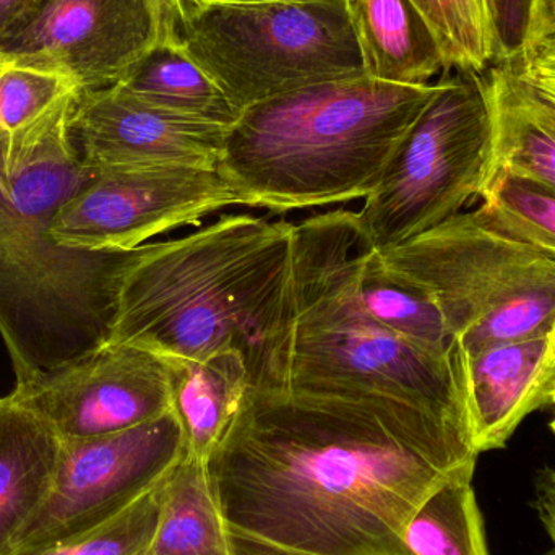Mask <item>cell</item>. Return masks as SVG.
Listing matches in <instances>:
<instances>
[{"mask_svg":"<svg viewBox=\"0 0 555 555\" xmlns=\"http://www.w3.org/2000/svg\"><path fill=\"white\" fill-rule=\"evenodd\" d=\"M163 482L90 533L49 550L20 555H150L162 514Z\"/></svg>","mask_w":555,"mask_h":555,"instance_id":"obj_26","label":"cell"},{"mask_svg":"<svg viewBox=\"0 0 555 555\" xmlns=\"http://www.w3.org/2000/svg\"><path fill=\"white\" fill-rule=\"evenodd\" d=\"M68 132L78 156L98 171L218 169L228 129L159 109L116 85L81 91Z\"/></svg>","mask_w":555,"mask_h":555,"instance_id":"obj_13","label":"cell"},{"mask_svg":"<svg viewBox=\"0 0 555 555\" xmlns=\"http://www.w3.org/2000/svg\"><path fill=\"white\" fill-rule=\"evenodd\" d=\"M294 223L247 214L153 243L124 281L111 341L163 358L234 352L249 387H267L286 315Z\"/></svg>","mask_w":555,"mask_h":555,"instance_id":"obj_3","label":"cell"},{"mask_svg":"<svg viewBox=\"0 0 555 555\" xmlns=\"http://www.w3.org/2000/svg\"><path fill=\"white\" fill-rule=\"evenodd\" d=\"M175 39L241 113L313 85L367 77L348 0L188 9Z\"/></svg>","mask_w":555,"mask_h":555,"instance_id":"obj_7","label":"cell"},{"mask_svg":"<svg viewBox=\"0 0 555 555\" xmlns=\"http://www.w3.org/2000/svg\"><path fill=\"white\" fill-rule=\"evenodd\" d=\"M473 476L460 473L427 495L404 530L408 555H491Z\"/></svg>","mask_w":555,"mask_h":555,"instance_id":"obj_22","label":"cell"},{"mask_svg":"<svg viewBox=\"0 0 555 555\" xmlns=\"http://www.w3.org/2000/svg\"><path fill=\"white\" fill-rule=\"evenodd\" d=\"M302 2H306V0H302Z\"/></svg>","mask_w":555,"mask_h":555,"instance_id":"obj_37","label":"cell"},{"mask_svg":"<svg viewBox=\"0 0 555 555\" xmlns=\"http://www.w3.org/2000/svg\"><path fill=\"white\" fill-rule=\"evenodd\" d=\"M162 9L163 23H165L166 38H175V28L181 18L179 0H156Z\"/></svg>","mask_w":555,"mask_h":555,"instance_id":"obj_32","label":"cell"},{"mask_svg":"<svg viewBox=\"0 0 555 555\" xmlns=\"http://www.w3.org/2000/svg\"><path fill=\"white\" fill-rule=\"evenodd\" d=\"M550 335L465 352L469 426L479 455L505 449L520 424L550 404Z\"/></svg>","mask_w":555,"mask_h":555,"instance_id":"obj_14","label":"cell"},{"mask_svg":"<svg viewBox=\"0 0 555 555\" xmlns=\"http://www.w3.org/2000/svg\"><path fill=\"white\" fill-rule=\"evenodd\" d=\"M377 254L388 275L436 304L466 354L553 332L555 260L495 231L481 208Z\"/></svg>","mask_w":555,"mask_h":555,"instance_id":"obj_6","label":"cell"},{"mask_svg":"<svg viewBox=\"0 0 555 555\" xmlns=\"http://www.w3.org/2000/svg\"><path fill=\"white\" fill-rule=\"evenodd\" d=\"M231 205L240 197L218 169H103L59 208L51 233L81 249H137Z\"/></svg>","mask_w":555,"mask_h":555,"instance_id":"obj_11","label":"cell"},{"mask_svg":"<svg viewBox=\"0 0 555 555\" xmlns=\"http://www.w3.org/2000/svg\"><path fill=\"white\" fill-rule=\"evenodd\" d=\"M450 70L485 74L501 62L495 0H437Z\"/></svg>","mask_w":555,"mask_h":555,"instance_id":"obj_25","label":"cell"},{"mask_svg":"<svg viewBox=\"0 0 555 555\" xmlns=\"http://www.w3.org/2000/svg\"><path fill=\"white\" fill-rule=\"evenodd\" d=\"M478 459L401 401L247 387L207 466L237 555H408L414 512Z\"/></svg>","mask_w":555,"mask_h":555,"instance_id":"obj_1","label":"cell"},{"mask_svg":"<svg viewBox=\"0 0 555 555\" xmlns=\"http://www.w3.org/2000/svg\"><path fill=\"white\" fill-rule=\"evenodd\" d=\"M550 38H555V0H533L530 35L525 49Z\"/></svg>","mask_w":555,"mask_h":555,"instance_id":"obj_29","label":"cell"},{"mask_svg":"<svg viewBox=\"0 0 555 555\" xmlns=\"http://www.w3.org/2000/svg\"><path fill=\"white\" fill-rule=\"evenodd\" d=\"M163 38L156 0H36L0 39V62L61 72L81 91L104 90Z\"/></svg>","mask_w":555,"mask_h":555,"instance_id":"obj_10","label":"cell"},{"mask_svg":"<svg viewBox=\"0 0 555 555\" xmlns=\"http://www.w3.org/2000/svg\"><path fill=\"white\" fill-rule=\"evenodd\" d=\"M356 286L365 312L401 338L437 351H449L455 345L436 304L421 291L388 275L377 250L367 246L359 260Z\"/></svg>","mask_w":555,"mask_h":555,"instance_id":"obj_23","label":"cell"},{"mask_svg":"<svg viewBox=\"0 0 555 555\" xmlns=\"http://www.w3.org/2000/svg\"><path fill=\"white\" fill-rule=\"evenodd\" d=\"M416 3L417 9L423 12V15L426 16L427 22L433 25V28L436 29L437 36H439L440 42H442V20H440L439 7H437V0H413ZM446 51V49H443Z\"/></svg>","mask_w":555,"mask_h":555,"instance_id":"obj_34","label":"cell"},{"mask_svg":"<svg viewBox=\"0 0 555 555\" xmlns=\"http://www.w3.org/2000/svg\"><path fill=\"white\" fill-rule=\"evenodd\" d=\"M81 88L61 72L0 62V184L10 185L70 120Z\"/></svg>","mask_w":555,"mask_h":555,"instance_id":"obj_18","label":"cell"},{"mask_svg":"<svg viewBox=\"0 0 555 555\" xmlns=\"http://www.w3.org/2000/svg\"><path fill=\"white\" fill-rule=\"evenodd\" d=\"M36 0H0V39Z\"/></svg>","mask_w":555,"mask_h":555,"instance_id":"obj_31","label":"cell"},{"mask_svg":"<svg viewBox=\"0 0 555 555\" xmlns=\"http://www.w3.org/2000/svg\"><path fill=\"white\" fill-rule=\"evenodd\" d=\"M482 78L492 116L489 182L498 175L514 176L555 192V104L512 62L492 65Z\"/></svg>","mask_w":555,"mask_h":555,"instance_id":"obj_15","label":"cell"},{"mask_svg":"<svg viewBox=\"0 0 555 555\" xmlns=\"http://www.w3.org/2000/svg\"><path fill=\"white\" fill-rule=\"evenodd\" d=\"M546 555H555V550L553 551V553H547Z\"/></svg>","mask_w":555,"mask_h":555,"instance_id":"obj_36","label":"cell"},{"mask_svg":"<svg viewBox=\"0 0 555 555\" xmlns=\"http://www.w3.org/2000/svg\"><path fill=\"white\" fill-rule=\"evenodd\" d=\"M492 116L482 74L450 70L364 198L358 223L372 250L400 246L482 198L491 178Z\"/></svg>","mask_w":555,"mask_h":555,"instance_id":"obj_8","label":"cell"},{"mask_svg":"<svg viewBox=\"0 0 555 555\" xmlns=\"http://www.w3.org/2000/svg\"><path fill=\"white\" fill-rule=\"evenodd\" d=\"M534 508L547 537L555 544V469L546 468L538 475Z\"/></svg>","mask_w":555,"mask_h":555,"instance_id":"obj_28","label":"cell"},{"mask_svg":"<svg viewBox=\"0 0 555 555\" xmlns=\"http://www.w3.org/2000/svg\"><path fill=\"white\" fill-rule=\"evenodd\" d=\"M61 437L12 398H0V555L38 514L54 485Z\"/></svg>","mask_w":555,"mask_h":555,"instance_id":"obj_16","label":"cell"},{"mask_svg":"<svg viewBox=\"0 0 555 555\" xmlns=\"http://www.w3.org/2000/svg\"><path fill=\"white\" fill-rule=\"evenodd\" d=\"M184 455L175 411L133 429L62 440L51 492L12 555L49 550L107 524L162 485Z\"/></svg>","mask_w":555,"mask_h":555,"instance_id":"obj_9","label":"cell"},{"mask_svg":"<svg viewBox=\"0 0 555 555\" xmlns=\"http://www.w3.org/2000/svg\"><path fill=\"white\" fill-rule=\"evenodd\" d=\"M436 91L362 77L262 101L228 129L218 172L273 214L365 198Z\"/></svg>","mask_w":555,"mask_h":555,"instance_id":"obj_5","label":"cell"},{"mask_svg":"<svg viewBox=\"0 0 555 555\" xmlns=\"http://www.w3.org/2000/svg\"><path fill=\"white\" fill-rule=\"evenodd\" d=\"M547 369H550V382H551V401L550 404L553 406L554 416L551 421V430L555 436V325L553 332L550 335V349H547Z\"/></svg>","mask_w":555,"mask_h":555,"instance_id":"obj_35","label":"cell"},{"mask_svg":"<svg viewBox=\"0 0 555 555\" xmlns=\"http://www.w3.org/2000/svg\"><path fill=\"white\" fill-rule=\"evenodd\" d=\"M10 398L61 440L107 436L171 413V367L149 349L109 341L15 387Z\"/></svg>","mask_w":555,"mask_h":555,"instance_id":"obj_12","label":"cell"},{"mask_svg":"<svg viewBox=\"0 0 555 555\" xmlns=\"http://www.w3.org/2000/svg\"><path fill=\"white\" fill-rule=\"evenodd\" d=\"M517 68L518 74L525 78V80L530 81L538 91L544 94L551 103L555 104V75L547 74V72L537 70V68L530 67H521V65L515 64L512 62Z\"/></svg>","mask_w":555,"mask_h":555,"instance_id":"obj_30","label":"cell"},{"mask_svg":"<svg viewBox=\"0 0 555 555\" xmlns=\"http://www.w3.org/2000/svg\"><path fill=\"white\" fill-rule=\"evenodd\" d=\"M166 359L171 367L172 411L184 433L185 453L208 463L249 387L246 362L234 352L201 362Z\"/></svg>","mask_w":555,"mask_h":555,"instance_id":"obj_19","label":"cell"},{"mask_svg":"<svg viewBox=\"0 0 555 555\" xmlns=\"http://www.w3.org/2000/svg\"><path fill=\"white\" fill-rule=\"evenodd\" d=\"M276 2V0H179L181 16L184 10L214 5H253V3ZM181 20V18H179ZM179 23V22H178Z\"/></svg>","mask_w":555,"mask_h":555,"instance_id":"obj_33","label":"cell"},{"mask_svg":"<svg viewBox=\"0 0 555 555\" xmlns=\"http://www.w3.org/2000/svg\"><path fill=\"white\" fill-rule=\"evenodd\" d=\"M481 201L479 208L495 231L555 260V192L525 179L498 175Z\"/></svg>","mask_w":555,"mask_h":555,"instance_id":"obj_24","label":"cell"},{"mask_svg":"<svg viewBox=\"0 0 555 555\" xmlns=\"http://www.w3.org/2000/svg\"><path fill=\"white\" fill-rule=\"evenodd\" d=\"M348 7L367 77L424 87L449 72L442 42L413 0H348Z\"/></svg>","mask_w":555,"mask_h":555,"instance_id":"obj_17","label":"cell"},{"mask_svg":"<svg viewBox=\"0 0 555 555\" xmlns=\"http://www.w3.org/2000/svg\"><path fill=\"white\" fill-rule=\"evenodd\" d=\"M68 122L0 184V335L15 387L109 343L124 281L153 249H81L52 236L59 208L98 172L78 156Z\"/></svg>","mask_w":555,"mask_h":555,"instance_id":"obj_4","label":"cell"},{"mask_svg":"<svg viewBox=\"0 0 555 555\" xmlns=\"http://www.w3.org/2000/svg\"><path fill=\"white\" fill-rule=\"evenodd\" d=\"M150 555H237L207 463L188 453L163 482Z\"/></svg>","mask_w":555,"mask_h":555,"instance_id":"obj_21","label":"cell"},{"mask_svg":"<svg viewBox=\"0 0 555 555\" xmlns=\"http://www.w3.org/2000/svg\"><path fill=\"white\" fill-rule=\"evenodd\" d=\"M495 9L501 62L517 61L530 35L533 0H495Z\"/></svg>","mask_w":555,"mask_h":555,"instance_id":"obj_27","label":"cell"},{"mask_svg":"<svg viewBox=\"0 0 555 555\" xmlns=\"http://www.w3.org/2000/svg\"><path fill=\"white\" fill-rule=\"evenodd\" d=\"M364 247L356 211L294 223L286 315L267 388L390 398L472 434L465 351L456 341L449 351L424 348L365 312L356 286Z\"/></svg>","mask_w":555,"mask_h":555,"instance_id":"obj_2","label":"cell"},{"mask_svg":"<svg viewBox=\"0 0 555 555\" xmlns=\"http://www.w3.org/2000/svg\"><path fill=\"white\" fill-rule=\"evenodd\" d=\"M117 87L159 109L227 129L241 117L217 81L175 38L156 42Z\"/></svg>","mask_w":555,"mask_h":555,"instance_id":"obj_20","label":"cell"}]
</instances>
